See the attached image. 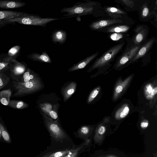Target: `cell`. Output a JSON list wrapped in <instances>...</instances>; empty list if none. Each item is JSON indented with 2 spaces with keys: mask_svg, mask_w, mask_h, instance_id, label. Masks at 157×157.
Instances as JSON below:
<instances>
[{
  "mask_svg": "<svg viewBox=\"0 0 157 157\" xmlns=\"http://www.w3.org/2000/svg\"><path fill=\"white\" fill-rule=\"evenodd\" d=\"M148 125V123L147 121H143L141 122L140 126L142 128H146Z\"/></svg>",
  "mask_w": 157,
  "mask_h": 157,
  "instance_id": "74e56055",
  "label": "cell"
},
{
  "mask_svg": "<svg viewBox=\"0 0 157 157\" xmlns=\"http://www.w3.org/2000/svg\"><path fill=\"white\" fill-rule=\"evenodd\" d=\"M26 3L19 0H0V8L12 9L25 6Z\"/></svg>",
  "mask_w": 157,
  "mask_h": 157,
  "instance_id": "7c38bea8",
  "label": "cell"
},
{
  "mask_svg": "<svg viewBox=\"0 0 157 157\" xmlns=\"http://www.w3.org/2000/svg\"><path fill=\"white\" fill-rule=\"evenodd\" d=\"M40 107L44 112L46 114L49 113L52 110V105L48 103H45L40 104Z\"/></svg>",
  "mask_w": 157,
  "mask_h": 157,
  "instance_id": "f1b7e54d",
  "label": "cell"
},
{
  "mask_svg": "<svg viewBox=\"0 0 157 157\" xmlns=\"http://www.w3.org/2000/svg\"><path fill=\"white\" fill-rule=\"evenodd\" d=\"M89 132V128L86 126H84L81 128L79 131L80 135H86Z\"/></svg>",
  "mask_w": 157,
  "mask_h": 157,
  "instance_id": "d6a6232c",
  "label": "cell"
},
{
  "mask_svg": "<svg viewBox=\"0 0 157 157\" xmlns=\"http://www.w3.org/2000/svg\"><path fill=\"white\" fill-rule=\"evenodd\" d=\"M77 86L76 82L70 81L66 83L62 89V93L64 101L68 100L74 93Z\"/></svg>",
  "mask_w": 157,
  "mask_h": 157,
  "instance_id": "4fadbf2b",
  "label": "cell"
},
{
  "mask_svg": "<svg viewBox=\"0 0 157 157\" xmlns=\"http://www.w3.org/2000/svg\"><path fill=\"white\" fill-rule=\"evenodd\" d=\"M27 57L29 59L34 61L47 63H51L52 62L48 55L45 52H42L41 54L33 53L29 55Z\"/></svg>",
  "mask_w": 157,
  "mask_h": 157,
  "instance_id": "e0dca14e",
  "label": "cell"
},
{
  "mask_svg": "<svg viewBox=\"0 0 157 157\" xmlns=\"http://www.w3.org/2000/svg\"><path fill=\"white\" fill-rule=\"evenodd\" d=\"M69 150L61 151L55 152L48 154L43 156L46 157H65L69 153Z\"/></svg>",
  "mask_w": 157,
  "mask_h": 157,
  "instance_id": "cb8c5ba5",
  "label": "cell"
},
{
  "mask_svg": "<svg viewBox=\"0 0 157 157\" xmlns=\"http://www.w3.org/2000/svg\"><path fill=\"white\" fill-rule=\"evenodd\" d=\"M135 32L131 46L142 45V43L147 36L148 30L147 27L144 25H138L135 29Z\"/></svg>",
  "mask_w": 157,
  "mask_h": 157,
  "instance_id": "ba28073f",
  "label": "cell"
},
{
  "mask_svg": "<svg viewBox=\"0 0 157 157\" xmlns=\"http://www.w3.org/2000/svg\"><path fill=\"white\" fill-rule=\"evenodd\" d=\"M121 18L111 19L100 20L90 23L89 28L93 30L98 31L102 29L107 27L113 25L119 24H128V22L125 21Z\"/></svg>",
  "mask_w": 157,
  "mask_h": 157,
  "instance_id": "52a82bcc",
  "label": "cell"
},
{
  "mask_svg": "<svg viewBox=\"0 0 157 157\" xmlns=\"http://www.w3.org/2000/svg\"><path fill=\"white\" fill-rule=\"evenodd\" d=\"M155 37L152 38L144 44H142L129 64L133 63L145 55L152 47L155 41Z\"/></svg>",
  "mask_w": 157,
  "mask_h": 157,
  "instance_id": "30bf717a",
  "label": "cell"
},
{
  "mask_svg": "<svg viewBox=\"0 0 157 157\" xmlns=\"http://www.w3.org/2000/svg\"><path fill=\"white\" fill-rule=\"evenodd\" d=\"M142 45L130 46L119 57L114 64L113 68L116 70L123 67L129 63L136 54Z\"/></svg>",
  "mask_w": 157,
  "mask_h": 157,
  "instance_id": "8992f818",
  "label": "cell"
},
{
  "mask_svg": "<svg viewBox=\"0 0 157 157\" xmlns=\"http://www.w3.org/2000/svg\"><path fill=\"white\" fill-rule=\"evenodd\" d=\"M62 18H42L39 15L24 12L20 17L6 21L11 24L17 22L21 24L40 26L45 27L48 23Z\"/></svg>",
  "mask_w": 157,
  "mask_h": 157,
  "instance_id": "3957f363",
  "label": "cell"
},
{
  "mask_svg": "<svg viewBox=\"0 0 157 157\" xmlns=\"http://www.w3.org/2000/svg\"><path fill=\"white\" fill-rule=\"evenodd\" d=\"M125 43V41L121 42L109 49L96 60L87 72L89 73L95 69L103 67L113 61L122 50Z\"/></svg>",
  "mask_w": 157,
  "mask_h": 157,
  "instance_id": "277c9868",
  "label": "cell"
},
{
  "mask_svg": "<svg viewBox=\"0 0 157 157\" xmlns=\"http://www.w3.org/2000/svg\"><path fill=\"white\" fill-rule=\"evenodd\" d=\"M109 36V38L114 41L122 40L123 39L128 37L129 35L128 34H125L123 33H112Z\"/></svg>",
  "mask_w": 157,
  "mask_h": 157,
  "instance_id": "603a6c76",
  "label": "cell"
},
{
  "mask_svg": "<svg viewBox=\"0 0 157 157\" xmlns=\"http://www.w3.org/2000/svg\"><path fill=\"white\" fill-rule=\"evenodd\" d=\"M13 86L16 90L13 97H21L33 93L43 88L44 84L38 75L28 82L13 81Z\"/></svg>",
  "mask_w": 157,
  "mask_h": 157,
  "instance_id": "7a4b0ae2",
  "label": "cell"
},
{
  "mask_svg": "<svg viewBox=\"0 0 157 157\" xmlns=\"http://www.w3.org/2000/svg\"><path fill=\"white\" fill-rule=\"evenodd\" d=\"M51 37L53 42L62 44L66 40L67 33L62 29H56L53 32Z\"/></svg>",
  "mask_w": 157,
  "mask_h": 157,
  "instance_id": "2e32d148",
  "label": "cell"
},
{
  "mask_svg": "<svg viewBox=\"0 0 157 157\" xmlns=\"http://www.w3.org/2000/svg\"><path fill=\"white\" fill-rule=\"evenodd\" d=\"M11 71V77L15 81H18L21 75L27 68L25 65L16 60L10 63L9 67Z\"/></svg>",
  "mask_w": 157,
  "mask_h": 157,
  "instance_id": "9c48e42d",
  "label": "cell"
},
{
  "mask_svg": "<svg viewBox=\"0 0 157 157\" xmlns=\"http://www.w3.org/2000/svg\"><path fill=\"white\" fill-rule=\"evenodd\" d=\"M8 106L16 109H23L29 106V105L26 102L21 100H10Z\"/></svg>",
  "mask_w": 157,
  "mask_h": 157,
  "instance_id": "44dd1931",
  "label": "cell"
},
{
  "mask_svg": "<svg viewBox=\"0 0 157 157\" xmlns=\"http://www.w3.org/2000/svg\"><path fill=\"white\" fill-rule=\"evenodd\" d=\"M23 12L11 10H0V20L6 21L20 17Z\"/></svg>",
  "mask_w": 157,
  "mask_h": 157,
  "instance_id": "ac0fdd59",
  "label": "cell"
},
{
  "mask_svg": "<svg viewBox=\"0 0 157 157\" xmlns=\"http://www.w3.org/2000/svg\"><path fill=\"white\" fill-rule=\"evenodd\" d=\"M154 88H153V85L151 84H148L146 87L145 90V96L147 98L151 99L153 97V91Z\"/></svg>",
  "mask_w": 157,
  "mask_h": 157,
  "instance_id": "484cf974",
  "label": "cell"
},
{
  "mask_svg": "<svg viewBox=\"0 0 157 157\" xmlns=\"http://www.w3.org/2000/svg\"><path fill=\"white\" fill-rule=\"evenodd\" d=\"M100 89V87H98L94 90L90 94L88 100V102H90L96 97L98 94Z\"/></svg>",
  "mask_w": 157,
  "mask_h": 157,
  "instance_id": "4316f807",
  "label": "cell"
},
{
  "mask_svg": "<svg viewBox=\"0 0 157 157\" xmlns=\"http://www.w3.org/2000/svg\"><path fill=\"white\" fill-rule=\"evenodd\" d=\"M11 24L6 21L0 20V29L6 26V25Z\"/></svg>",
  "mask_w": 157,
  "mask_h": 157,
  "instance_id": "8d00e7d4",
  "label": "cell"
},
{
  "mask_svg": "<svg viewBox=\"0 0 157 157\" xmlns=\"http://www.w3.org/2000/svg\"><path fill=\"white\" fill-rule=\"evenodd\" d=\"M82 146L74 149L69 150V153L64 157H75L77 156L78 151L81 148Z\"/></svg>",
  "mask_w": 157,
  "mask_h": 157,
  "instance_id": "f546056e",
  "label": "cell"
},
{
  "mask_svg": "<svg viewBox=\"0 0 157 157\" xmlns=\"http://www.w3.org/2000/svg\"><path fill=\"white\" fill-rule=\"evenodd\" d=\"M48 114L52 118L54 119H56L58 118V114L55 110H51Z\"/></svg>",
  "mask_w": 157,
  "mask_h": 157,
  "instance_id": "e575fe53",
  "label": "cell"
},
{
  "mask_svg": "<svg viewBox=\"0 0 157 157\" xmlns=\"http://www.w3.org/2000/svg\"><path fill=\"white\" fill-rule=\"evenodd\" d=\"M0 128L2 138L7 143H10L11 139L9 132L3 124L0 121Z\"/></svg>",
  "mask_w": 157,
  "mask_h": 157,
  "instance_id": "7402d4cb",
  "label": "cell"
},
{
  "mask_svg": "<svg viewBox=\"0 0 157 157\" xmlns=\"http://www.w3.org/2000/svg\"><path fill=\"white\" fill-rule=\"evenodd\" d=\"M105 127L101 126L99 128L98 130V132L100 134L102 135L105 132Z\"/></svg>",
  "mask_w": 157,
  "mask_h": 157,
  "instance_id": "d590c367",
  "label": "cell"
},
{
  "mask_svg": "<svg viewBox=\"0 0 157 157\" xmlns=\"http://www.w3.org/2000/svg\"><path fill=\"white\" fill-rule=\"evenodd\" d=\"M21 47L16 45L11 48L9 51L7 56L2 60L3 62L10 63L15 60L18 55Z\"/></svg>",
  "mask_w": 157,
  "mask_h": 157,
  "instance_id": "d6986e66",
  "label": "cell"
},
{
  "mask_svg": "<svg viewBox=\"0 0 157 157\" xmlns=\"http://www.w3.org/2000/svg\"><path fill=\"white\" fill-rule=\"evenodd\" d=\"M129 112L128 107L127 106L125 107L123 111L120 113V117L122 118H124L128 114Z\"/></svg>",
  "mask_w": 157,
  "mask_h": 157,
  "instance_id": "836d02e7",
  "label": "cell"
},
{
  "mask_svg": "<svg viewBox=\"0 0 157 157\" xmlns=\"http://www.w3.org/2000/svg\"><path fill=\"white\" fill-rule=\"evenodd\" d=\"M2 138V136L1 129H0V140H1V139Z\"/></svg>",
  "mask_w": 157,
  "mask_h": 157,
  "instance_id": "f35d334b",
  "label": "cell"
},
{
  "mask_svg": "<svg viewBox=\"0 0 157 157\" xmlns=\"http://www.w3.org/2000/svg\"><path fill=\"white\" fill-rule=\"evenodd\" d=\"M104 10L105 13L113 19L121 18L127 14L123 10L114 7H106L104 8Z\"/></svg>",
  "mask_w": 157,
  "mask_h": 157,
  "instance_id": "5bb4252c",
  "label": "cell"
},
{
  "mask_svg": "<svg viewBox=\"0 0 157 157\" xmlns=\"http://www.w3.org/2000/svg\"><path fill=\"white\" fill-rule=\"evenodd\" d=\"M99 9V3L90 0L79 1L70 7L61 9V13H66L63 16L67 17H79L82 16L92 15L95 16Z\"/></svg>",
  "mask_w": 157,
  "mask_h": 157,
  "instance_id": "6da1fadb",
  "label": "cell"
},
{
  "mask_svg": "<svg viewBox=\"0 0 157 157\" xmlns=\"http://www.w3.org/2000/svg\"><path fill=\"white\" fill-rule=\"evenodd\" d=\"M10 63L3 61L0 62V72L4 71L8 68L9 67Z\"/></svg>",
  "mask_w": 157,
  "mask_h": 157,
  "instance_id": "1f68e13d",
  "label": "cell"
},
{
  "mask_svg": "<svg viewBox=\"0 0 157 157\" xmlns=\"http://www.w3.org/2000/svg\"></svg>",
  "mask_w": 157,
  "mask_h": 157,
  "instance_id": "ab89813d",
  "label": "cell"
},
{
  "mask_svg": "<svg viewBox=\"0 0 157 157\" xmlns=\"http://www.w3.org/2000/svg\"><path fill=\"white\" fill-rule=\"evenodd\" d=\"M128 24L112 25L99 30L98 31L105 33H124L128 31L131 28Z\"/></svg>",
  "mask_w": 157,
  "mask_h": 157,
  "instance_id": "8fae6325",
  "label": "cell"
},
{
  "mask_svg": "<svg viewBox=\"0 0 157 157\" xmlns=\"http://www.w3.org/2000/svg\"><path fill=\"white\" fill-rule=\"evenodd\" d=\"M10 78L3 73L0 72V89L5 86L9 82Z\"/></svg>",
  "mask_w": 157,
  "mask_h": 157,
  "instance_id": "d4e9b609",
  "label": "cell"
},
{
  "mask_svg": "<svg viewBox=\"0 0 157 157\" xmlns=\"http://www.w3.org/2000/svg\"><path fill=\"white\" fill-rule=\"evenodd\" d=\"M125 5L132 8L134 5V1L136 0H120Z\"/></svg>",
  "mask_w": 157,
  "mask_h": 157,
  "instance_id": "4dcf8cb0",
  "label": "cell"
},
{
  "mask_svg": "<svg viewBox=\"0 0 157 157\" xmlns=\"http://www.w3.org/2000/svg\"><path fill=\"white\" fill-rule=\"evenodd\" d=\"M11 95L12 91L10 89L1 91L0 92V102L4 105L8 106Z\"/></svg>",
  "mask_w": 157,
  "mask_h": 157,
  "instance_id": "ffe728a7",
  "label": "cell"
},
{
  "mask_svg": "<svg viewBox=\"0 0 157 157\" xmlns=\"http://www.w3.org/2000/svg\"><path fill=\"white\" fill-rule=\"evenodd\" d=\"M150 10L147 5H143L141 11V15L142 18H145L150 14Z\"/></svg>",
  "mask_w": 157,
  "mask_h": 157,
  "instance_id": "83f0119b",
  "label": "cell"
},
{
  "mask_svg": "<svg viewBox=\"0 0 157 157\" xmlns=\"http://www.w3.org/2000/svg\"><path fill=\"white\" fill-rule=\"evenodd\" d=\"M42 115L46 126L53 138L58 141H61L65 139L67 136L58 123L53 121L43 113Z\"/></svg>",
  "mask_w": 157,
  "mask_h": 157,
  "instance_id": "5b68a950",
  "label": "cell"
},
{
  "mask_svg": "<svg viewBox=\"0 0 157 157\" xmlns=\"http://www.w3.org/2000/svg\"><path fill=\"white\" fill-rule=\"evenodd\" d=\"M99 54L98 52L88 57L80 62L74 64L68 70L69 72L73 71L85 67L89 63L94 60Z\"/></svg>",
  "mask_w": 157,
  "mask_h": 157,
  "instance_id": "9a60e30c",
  "label": "cell"
}]
</instances>
